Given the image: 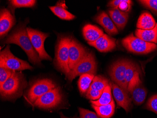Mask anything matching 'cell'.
<instances>
[{"label": "cell", "mask_w": 157, "mask_h": 118, "mask_svg": "<svg viewBox=\"0 0 157 118\" xmlns=\"http://www.w3.org/2000/svg\"><path fill=\"white\" fill-rule=\"evenodd\" d=\"M26 26V23L19 24L7 36L4 43L17 45L26 53L30 62L34 65H40L41 61L39 55L32 44Z\"/></svg>", "instance_id": "1"}, {"label": "cell", "mask_w": 157, "mask_h": 118, "mask_svg": "<svg viewBox=\"0 0 157 118\" xmlns=\"http://www.w3.org/2000/svg\"><path fill=\"white\" fill-rule=\"evenodd\" d=\"M27 85L22 73L15 71L3 85L0 86L1 97L4 100H16L22 95Z\"/></svg>", "instance_id": "2"}, {"label": "cell", "mask_w": 157, "mask_h": 118, "mask_svg": "<svg viewBox=\"0 0 157 118\" xmlns=\"http://www.w3.org/2000/svg\"><path fill=\"white\" fill-rule=\"evenodd\" d=\"M71 38L59 36L56 47L54 64L58 70L65 74L67 78L70 72L69 67V48Z\"/></svg>", "instance_id": "3"}, {"label": "cell", "mask_w": 157, "mask_h": 118, "mask_svg": "<svg viewBox=\"0 0 157 118\" xmlns=\"http://www.w3.org/2000/svg\"><path fill=\"white\" fill-rule=\"evenodd\" d=\"M0 67L18 72L25 70H32L33 69L26 61L15 56L10 51V46H7L4 49L1 51Z\"/></svg>", "instance_id": "4"}, {"label": "cell", "mask_w": 157, "mask_h": 118, "mask_svg": "<svg viewBox=\"0 0 157 118\" xmlns=\"http://www.w3.org/2000/svg\"><path fill=\"white\" fill-rule=\"evenodd\" d=\"M123 47L129 52L139 55L149 54L157 49L156 43L147 42L135 36L133 34L123 39Z\"/></svg>", "instance_id": "5"}, {"label": "cell", "mask_w": 157, "mask_h": 118, "mask_svg": "<svg viewBox=\"0 0 157 118\" xmlns=\"http://www.w3.org/2000/svg\"><path fill=\"white\" fill-rule=\"evenodd\" d=\"M97 63L96 59L92 53L86 55L82 59L78 62L73 70L70 71L67 79L72 82L74 79L77 77L89 74L95 75L97 72Z\"/></svg>", "instance_id": "6"}, {"label": "cell", "mask_w": 157, "mask_h": 118, "mask_svg": "<svg viewBox=\"0 0 157 118\" xmlns=\"http://www.w3.org/2000/svg\"><path fill=\"white\" fill-rule=\"evenodd\" d=\"M57 87L53 81L48 79L38 80L32 84L26 93L25 98L33 105L34 102L45 93Z\"/></svg>", "instance_id": "7"}, {"label": "cell", "mask_w": 157, "mask_h": 118, "mask_svg": "<svg viewBox=\"0 0 157 118\" xmlns=\"http://www.w3.org/2000/svg\"><path fill=\"white\" fill-rule=\"evenodd\" d=\"M130 61L127 59L119 60L113 63L110 66L109 74L112 81L121 88L126 93L128 92V86L126 84V71Z\"/></svg>", "instance_id": "8"}, {"label": "cell", "mask_w": 157, "mask_h": 118, "mask_svg": "<svg viewBox=\"0 0 157 118\" xmlns=\"http://www.w3.org/2000/svg\"><path fill=\"white\" fill-rule=\"evenodd\" d=\"M63 101V96L59 87H56L41 96L34 102L33 106L44 109L58 107Z\"/></svg>", "instance_id": "9"}, {"label": "cell", "mask_w": 157, "mask_h": 118, "mask_svg": "<svg viewBox=\"0 0 157 118\" xmlns=\"http://www.w3.org/2000/svg\"><path fill=\"white\" fill-rule=\"evenodd\" d=\"M27 31L33 46L39 54L40 61H52V58L46 51L44 48L45 41L49 36V34L31 27H27Z\"/></svg>", "instance_id": "10"}, {"label": "cell", "mask_w": 157, "mask_h": 118, "mask_svg": "<svg viewBox=\"0 0 157 118\" xmlns=\"http://www.w3.org/2000/svg\"><path fill=\"white\" fill-rule=\"evenodd\" d=\"M89 51L76 40L71 38L69 48V67L70 71L82 59Z\"/></svg>", "instance_id": "11"}, {"label": "cell", "mask_w": 157, "mask_h": 118, "mask_svg": "<svg viewBox=\"0 0 157 118\" xmlns=\"http://www.w3.org/2000/svg\"><path fill=\"white\" fill-rule=\"evenodd\" d=\"M110 85L118 107L123 108L127 112H129L131 110L132 105L131 99L128 94L113 81L110 82Z\"/></svg>", "instance_id": "12"}, {"label": "cell", "mask_w": 157, "mask_h": 118, "mask_svg": "<svg viewBox=\"0 0 157 118\" xmlns=\"http://www.w3.org/2000/svg\"><path fill=\"white\" fill-rule=\"evenodd\" d=\"M16 22L15 18L9 10L3 8L0 13V36L2 39L7 35Z\"/></svg>", "instance_id": "13"}, {"label": "cell", "mask_w": 157, "mask_h": 118, "mask_svg": "<svg viewBox=\"0 0 157 118\" xmlns=\"http://www.w3.org/2000/svg\"><path fill=\"white\" fill-rule=\"evenodd\" d=\"M89 45L95 47L102 53L112 51L116 48V40L104 34L101 37L93 42H88Z\"/></svg>", "instance_id": "14"}, {"label": "cell", "mask_w": 157, "mask_h": 118, "mask_svg": "<svg viewBox=\"0 0 157 118\" xmlns=\"http://www.w3.org/2000/svg\"><path fill=\"white\" fill-rule=\"evenodd\" d=\"M95 21L103 26L105 31L109 35H113L118 34V30L116 26L113 22L111 18L105 12H101L96 16Z\"/></svg>", "instance_id": "15"}, {"label": "cell", "mask_w": 157, "mask_h": 118, "mask_svg": "<svg viewBox=\"0 0 157 118\" xmlns=\"http://www.w3.org/2000/svg\"><path fill=\"white\" fill-rule=\"evenodd\" d=\"M108 13L117 29L122 30L128 22V13L121 11L119 8L111 9L108 10Z\"/></svg>", "instance_id": "16"}, {"label": "cell", "mask_w": 157, "mask_h": 118, "mask_svg": "<svg viewBox=\"0 0 157 118\" xmlns=\"http://www.w3.org/2000/svg\"><path fill=\"white\" fill-rule=\"evenodd\" d=\"M84 38L88 42H93L104 34L102 29L91 24L86 25L82 29Z\"/></svg>", "instance_id": "17"}, {"label": "cell", "mask_w": 157, "mask_h": 118, "mask_svg": "<svg viewBox=\"0 0 157 118\" xmlns=\"http://www.w3.org/2000/svg\"><path fill=\"white\" fill-rule=\"evenodd\" d=\"M156 25V21L151 14L148 12H144L138 18L136 27L142 30H151L153 29Z\"/></svg>", "instance_id": "18"}, {"label": "cell", "mask_w": 157, "mask_h": 118, "mask_svg": "<svg viewBox=\"0 0 157 118\" xmlns=\"http://www.w3.org/2000/svg\"><path fill=\"white\" fill-rule=\"evenodd\" d=\"M49 8L55 15L61 19L71 20L75 18V16L66 9L67 6L63 2H59L55 6H49Z\"/></svg>", "instance_id": "19"}, {"label": "cell", "mask_w": 157, "mask_h": 118, "mask_svg": "<svg viewBox=\"0 0 157 118\" xmlns=\"http://www.w3.org/2000/svg\"><path fill=\"white\" fill-rule=\"evenodd\" d=\"M92 107L101 118H111L115 112V104L113 100L107 105L95 106L92 104Z\"/></svg>", "instance_id": "20"}, {"label": "cell", "mask_w": 157, "mask_h": 118, "mask_svg": "<svg viewBox=\"0 0 157 118\" xmlns=\"http://www.w3.org/2000/svg\"><path fill=\"white\" fill-rule=\"evenodd\" d=\"M130 94L134 104L136 105H140L145 101L147 91L146 88L141 84L136 87Z\"/></svg>", "instance_id": "21"}, {"label": "cell", "mask_w": 157, "mask_h": 118, "mask_svg": "<svg viewBox=\"0 0 157 118\" xmlns=\"http://www.w3.org/2000/svg\"><path fill=\"white\" fill-rule=\"evenodd\" d=\"M136 37L142 40L151 43H157L156 26L151 30H142L137 28L135 32Z\"/></svg>", "instance_id": "22"}, {"label": "cell", "mask_w": 157, "mask_h": 118, "mask_svg": "<svg viewBox=\"0 0 157 118\" xmlns=\"http://www.w3.org/2000/svg\"><path fill=\"white\" fill-rule=\"evenodd\" d=\"M95 77V75L89 74H83L80 76L78 81V87L82 95H86L90 89L91 84Z\"/></svg>", "instance_id": "23"}, {"label": "cell", "mask_w": 157, "mask_h": 118, "mask_svg": "<svg viewBox=\"0 0 157 118\" xmlns=\"http://www.w3.org/2000/svg\"><path fill=\"white\" fill-rule=\"evenodd\" d=\"M113 100L112 88L109 84L103 90L101 97H100L98 100L97 101H90V103L92 105L95 106H101L109 104Z\"/></svg>", "instance_id": "24"}, {"label": "cell", "mask_w": 157, "mask_h": 118, "mask_svg": "<svg viewBox=\"0 0 157 118\" xmlns=\"http://www.w3.org/2000/svg\"><path fill=\"white\" fill-rule=\"evenodd\" d=\"M110 84L108 79L101 76H95L90 87V89L103 91L105 88Z\"/></svg>", "instance_id": "25"}, {"label": "cell", "mask_w": 157, "mask_h": 118, "mask_svg": "<svg viewBox=\"0 0 157 118\" xmlns=\"http://www.w3.org/2000/svg\"><path fill=\"white\" fill-rule=\"evenodd\" d=\"M35 0H11L9 1L11 9L13 10V14L14 15V10L17 8H31L35 6L36 3Z\"/></svg>", "instance_id": "26"}, {"label": "cell", "mask_w": 157, "mask_h": 118, "mask_svg": "<svg viewBox=\"0 0 157 118\" xmlns=\"http://www.w3.org/2000/svg\"><path fill=\"white\" fill-rule=\"evenodd\" d=\"M138 72L141 73L140 68L138 65L130 61L128 66L126 70V76H125L127 86H128V84L132 79V78L135 76L136 73Z\"/></svg>", "instance_id": "27"}, {"label": "cell", "mask_w": 157, "mask_h": 118, "mask_svg": "<svg viewBox=\"0 0 157 118\" xmlns=\"http://www.w3.org/2000/svg\"><path fill=\"white\" fill-rule=\"evenodd\" d=\"M144 109L157 114V94L153 95L148 99L144 106Z\"/></svg>", "instance_id": "28"}, {"label": "cell", "mask_w": 157, "mask_h": 118, "mask_svg": "<svg viewBox=\"0 0 157 118\" xmlns=\"http://www.w3.org/2000/svg\"><path fill=\"white\" fill-rule=\"evenodd\" d=\"M14 72L12 70L0 67V86L5 83Z\"/></svg>", "instance_id": "29"}, {"label": "cell", "mask_w": 157, "mask_h": 118, "mask_svg": "<svg viewBox=\"0 0 157 118\" xmlns=\"http://www.w3.org/2000/svg\"><path fill=\"white\" fill-rule=\"evenodd\" d=\"M141 73H136L132 79L130 80L128 86V93L131 94L134 88L138 85L142 84V81L140 79V75Z\"/></svg>", "instance_id": "30"}, {"label": "cell", "mask_w": 157, "mask_h": 118, "mask_svg": "<svg viewBox=\"0 0 157 118\" xmlns=\"http://www.w3.org/2000/svg\"><path fill=\"white\" fill-rule=\"evenodd\" d=\"M138 2L144 7L157 14V0H142Z\"/></svg>", "instance_id": "31"}, {"label": "cell", "mask_w": 157, "mask_h": 118, "mask_svg": "<svg viewBox=\"0 0 157 118\" xmlns=\"http://www.w3.org/2000/svg\"><path fill=\"white\" fill-rule=\"evenodd\" d=\"M103 91L89 89L86 94V97L90 101H97L101 97Z\"/></svg>", "instance_id": "32"}, {"label": "cell", "mask_w": 157, "mask_h": 118, "mask_svg": "<svg viewBox=\"0 0 157 118\" xmlns=\"http://www.w3.org/2000/svg\"><path fill=\"white\" fill-rule=\"evenodd\" d=\"M80 118H101L95 112L83 108H78Z\"/></svg>", "instance_id": "33"}, {"label": "cell", "mask_w": 157, "mask_h": 118, "mask_svg": "<svg viewBox=\"0 0 157 118\" xmlns=\"http://www.w3.org/2000/svg\"><path fill=\"white\" fill-rule=\"evenodd\" d=\"M132 1L129 0H123L122 2L120 3L118 8L124 12H128L131 9Z\"/></svg>", "instance_id": "34"}, {"label": "cell", "mask_w": 157, "mask_h": 118, "mask_svg": "<svg viewBox=\"0 0 157 118\" xmlns=\"http://www.w3.org/2000/svg\"><path fill=\"white\" fill-rule=\"evenodd\" d=\"M123 0H113L108 2L107 6L111 7L113 9L118 8L119 5L121 2H122Z\"/></svg>", "instance_id": "35"}, {"label": "cell", "mask_w": 157, "mask_h": 118, "mask_svg": "<svg viewBox=\"0 0 157 118\" xmlns=\"http://www.w3.org/2000/svg\"><path fill=\"white\" fill-rule=\"evenodd\" d=\"M60 117L61 118H78L77 117H74L73 118H68V117H66V116L63 115L61 112L60 113Z\"/></svg>", "instance_id": "36"}, {"label": "cell", "mask_w": 157, "mask_h": 118, "mask_svg": "<svg viewBox=\"0 0 157 118\" xmlns=\"http://www.w3.org/2000/svg\"><path fill=\"white\" fill-rule=\"evenodd\" d=\"M156 33H157V24H156Z\"/></svg>", "instance_id": "37"}]
</instances>
